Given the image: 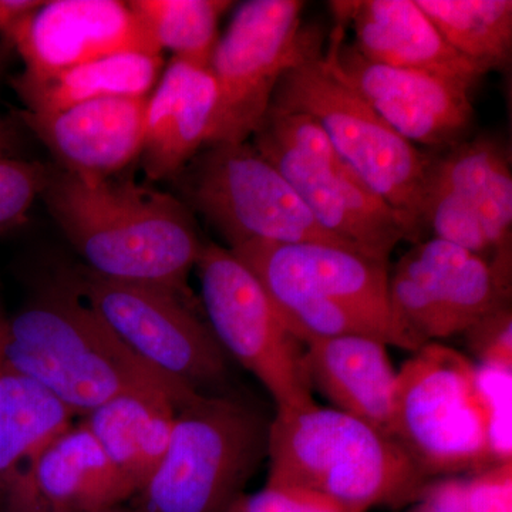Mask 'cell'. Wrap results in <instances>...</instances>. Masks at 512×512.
Segmentation results:
<instances>
[{"label": "cell", "mask_w": 512, "mask_h": 512, "mask_svg": "<svg viewBox=\"0 0 512 512\" xmlns=\"http://www.w3.org/2000/svg\"><path fill=\"white\" fill-rule=\"evenodd\" d=\"M42 197L93 274L167 289L195 306L188 279L205 244L183 202L131 181L63 170L50 173Z\"/></svg>", "instance_id": "cell-1"}, {"label": "cell", "mask_w": 512, "mask_h": 512, "mask_svg": "<svg viewBox=\"0 0 512 512\" xmlns=\"http://www.w3.org/2000/svg\"><path fill=\"white\" fill-rule=\"evenodd\" d=\"M2 375L32 380L82 419L127 390L198 394L141 362L66 279L47 286L8 319Z\"/></svg>", "instance_id": "cell-2"}, {"label": "cell", "mask_w": 512, "mask_h": 512, "mask_svg": "<svg viewBox=\"0 0 512 512\" xmlns=\"http://www.w3.org/2000/svg\"><path fill=\"white\" fill-rule=\"evenodd\" d=\"M231 252L258 278L302 345L340 336H367L413 352L426 345L394 312L389 265L318 242H249Z\"/></svg>", "instance_id": "cell-3"}, {"label": "cell", "mask_w": 512, "mask_h": 512, "mask_svg": "<svg viewBox=\"0 0 512 512\" xmlns=\"http://www.w3.org/2000/svg\"><path fill=\"white\" fill-rule=\"evenodd\" d=\"M268 460L266 484L309 488L350 512L413 497L426 477L390 437L356 417L319 406L276 414Z\"/></svg>", "instance_id": "cell-4"}, {"label": "cell", "mask_w": 512, "mask_h": 512, "mask_svg": "<svg viewBox=\"0 0 512 512\" xmlns=\"http://www.w3.org/2000/svg\"><path fill=\"white\" fill-rule=\"evenodd\" d=\"M271 421L229 394L192 397L130 512H228L268 458Z\"/></svg>", "instance_id": "cell-5"}, {"label": "cell", "mask_w": 512, "mask_h": 512, "mask_svg": "<svg viewBox=\"0 0 512 512\" xmlns=\"http://www.w3.org/2000/svg\"><path fill=\"white\" fill-rule=\"evenodd\" d=\"M268 113L311 117L367 187L412 225L417 242L426 239L421 210L433 156L397 134L323 55L281 77Z\"/></svg>", "instance_id": "cell-6"}, {"label": "cell", "mask_w": 512, "mask_h": 512, "mask_svg": "<svg viewBox=\"0 0 512 512\" xmlns=\"http://www.w3.org/2000/svg\"><path fill=\"white\" fill-rule=\"evenodd\" d=\"M252 138L320 228L340 244L384 265L399 242L417 244L412 225L367 187L311 117L268 113Z\"/></svg>", "instance_id": "cell-7"}, {"label": "cell", "mask_w": 512, "mask_h": 512, "mask_svg": "<svg viewBox=\"0 0 512 512\" xmlns=\"http://www.w3.org/2000/svg\"><path fill=\"white\" fill-rule=\"evenodd\" d=\"M392 437L424 476L497 463L477 366L448 346H421L397 372Z\"/></svg>", "instance_id": "cell-8"}, {"label": "cell", "mask_w": 512, "mask_h": 512, "mask_svg": "<svg viewBox=\"0 0 512 512\" xmlns=\"http://www.w3.org/2000/svg\"><path fill=\"white\" fill-rule=\"evenodd\" d=\"M301 0L242 3L212 52L217 106L208 146L247 143L264 123L279 80L322 56L319 30L303 28Z\"/></svg>", "instance_id": "cell-9"}, {"label": "cell", "mask_w": 512, "mask_h": 512, "mask_svg": "<svg viewBox=\"0 0 512 512\" xmlns=\"http://www.w3.org/2000/svg\"><path fill=\"white\" fill-rule=\"evenodd\" d=\"M64 279L141 362L175 386L221 394L228 355L195 306L167 289L111 281L87 268Z\"/></svg>", "instance_id": "cell-10"}, {"label": "cell", "mask_w": 512, "mask_h": 512, "mask_svg": "<svg viewBox=\"0 0 512 512\" xmlns=\"http://www.w3.org/2000/svg\"><path fill=\"white\" fill-rule=\"evenodd\" d=\"M195 268L212 333L228 356L264 384L276 414L318 406L303 360L305 346L286 328L251 269L217 244H205Z\"/></svg>", "instance_id": "cell-11"}, {"label": "cell", "mask_w": 512, "mask_h": 512, "mask_svg": "<svg viewBox=\"0 0 512 512\" xmlns=\"http://www.w3.org/2000/svg\"><path fill=\"white\" fill-rule=\"evenodd\" d=\"M187 192L229 249L249 242L345 247L320 228L284 175L249 141L208 146L194 158Z\"/></svg>", "instance_id": "cell-12"}, {"label": "cell", "mask_w": 512, "mask_h": 512, "mask_svg": "<svg viewBox=\"0 0 512 512\" xmlns=\"http://www.w3.org/2000/svg\"><path fill=\"white\" fill-rule=\"evenodd\" d=\"M421 225L431 238L483 256L511 282L512 171L503 144L478 137L433 154Z\"/></svg>", "instance_id": "cell-13"}, {"label": "cell", "mask_w": 512, "mask_h": 512, "mask_svg": "<svg viewBox=\"0 0 512 512\" xmlns=\"http://www.w3.org/2000/svg\"><path fill=\"white\" fill-rule=\"evenodd\" d=\"M389 296L397 318L420 342L429 343L466 332L510 305L511 282L483 256L429 238L394 265Z\"/></svg>", "instance_id": "cell-14"}, {"label": "cell", "mask_w": 512, "mask_h": 512, "mask_svg": "<svg viewBox=\"0 0 512 512\" xmlns=\"http://www.w3.org/2000/svg\"><path fill=\"white\" fill-rule=\"evenodd\" d=\"M336 22L323 59L390 127L414 146L446 150L467 140L477 80L367 62Z\"/></svg>", "instance_id": "cell-15"}, {"label": "cell", "mask_w": 512, "mask_h": 512, "mask_svg": "<svg viewBox=\"0 0 512 512\" xmlns=\"http://www.w3.org/2000/svg\"><path fill=\"white\" fill-rule=\"evenodd\" d=\"M25 76L47 77L80 64L121 55L163 56L146 23L120 0L43 2L9 33Z\"/></svg>", "instance_id": "cell-16"}, {"label": "cell", "mask_w": 512, "mask_h": 512, "mask_svg": "<svg viewBox=\"0 0 512 512\" xmlns=\"http://www.w3.org/2000/svg\"><path fill=\"white\" fill-rule=\"evenodd\" d=\"M137 494L80 421L50 441L3 495L0 512H99Z\"/></svg>", "instance_id": "cell-17"}, {"label": "cell", "mask_w": 512, "mask_h": 512, "mask_svg": "<svg viewBox=\"0 0 512 512\" xmlns=\"http://www.w3.org/2000/svg\"><path fill=\"white\" fill-rule=\"evenodd\" d=\"M146 99L86 101L49 114L23 113V120L52 151L66 173L110 178L143 151Z\"/></svg>", "instance_id": "cell-18"}, {"label": "cell", "mask_w": 512, "mask_h": 512, "mask_svg": "<svg viewBox=\"0 0 512 512\" xmlns=\"http://www.w3.org/2000/svg\"><path fill=\"white\" fill-rule=\"evenodd\" d=\"M329 5L336 22L345 28L352 25V45L367 62L477 82L487 74L447 45L417 0H348Z\"/></svg>", "instance_id": "cell-19"}, {"label": "cell", "mask_w": 512, "mask_h": 512, "mask_svg": "<svg viewBox=\"0 0 512 512\" xmlns=\"http://www.w3.org/2000/svg\"><path fill=\"white\" fill-rule=\"evenodd\" d=\"M215 106L217 86L208 67L174 57L147 101L140 157L150 180L180 173L207 147Z\"/></svg>", "instance_id": "cell-20"}, {"label": "cell", "mask_w": 512, "mask_h": 512, "mask_svg": "<svg viewBox=\"0 0 512 512\" xmlns=\"http://www.w3.org/2000/svg\"><path fill=\"white\" fill-rule=\"evenodd\" d=\"M303 360L312 389L336 410L392 437L397 372L386 343L367 336H340L306 343Z\"/></svg>", "instance_id": "cell-21"}, {"label": "cell", "mask_w": 512, "mask_h": 512, "mask_svg": "<svg viewBox=\"0 0 512 512\" xmlns=\"http://www.w3.org/2000/svg\"><path fill=\"white\" fill-rule=\"evenodd\" d=\"M192 397L160 387L127 390L101 404L83 421L138 493L167 450L178 407Z\"/></svg>", "instance_id": "cell-22"}, {"label": "cell", "mask_w": 512, "mask_h": 512, "mask_svg": "<svg viewBox=\"0 0 512 512\" xmlns=\"http://www.w3.org/2000/svg\"><path fill=\"white\" fill-rule=\"evenodd\" d=\"M163 56L121 53L47 77L20 74L15 89L35 114L103 99H146L163 67Z\"/></svg>", "instance_id": "cell-23"}, {"label": "cell", "mask_w": 512, "mask_h": 512, "mask_svg": "<svg viewBox=\"0 0 512 512\" xmlns=\"http://www.w3.org/2000/svg\"><path fill=\"white\" fill-rule=\"evenodd\" d=\"M53 394L25 377L0 376V503L13 481L73 424Z\"/></svg>", "instance_id": "cell-24"}, {"label": "cell", "mask_w": 512, "mask_h": 512, "mask_svg": "<svg viewBox=\"0 0 512 512\" xmlns=\"http://www.w3.org/2000/svg\"><path fill=\"white\" fill-rule=\"evenodd\" d=\"M447 45L485 73L504 69L512 53L511 0H417Z\"/></svg>", "instance_id": "cell-25"}, {"label": "cell", "mask_w": 512, "mask_h": 512, "mask_svg": "<svg viewBox=\"0 0 512 512\" xmlns=\"http://www.w3.org/2000/svg\"><path fill=\"white\" fill-rule=\"evenodd\" d=\"M161 50L198 67H208L220 39L218 25L229 0H131Z\"/></svg>", "instance_id": "cell-26"}, {"label": "cell", "mask_w": 512, "mask_h": 512, "mask_svg": "<svg viewBox=\"0 0 512 512\" xmlns=\"http://www.w3.org/2000/svg\"><path fill=\"white\" fill-rule=\"evenodd\" d=\"M52 171L40 163L0 154V234L25 221Z\"/></svg>", "instance_id": "cell-27"}, {"label": "cell", "mask_w": 512, "mask_h": 512, "mask_svg": "<svg viewBox=\"0 0 512 512\" xmlns=\"http://www.w3.org/2000/svg\"><path fill=\"white\" fill-rule=\"evenodd\" d=\"M228 512H350L345 505L328 495L292 487L268 485L251 495H242Z\"/></svg>", "instance_id": "cell-28"}, {"label": "cell", "mask_w": 512, "mask_h": 512, "mask_svg": "<svg viewBox=\"0 0 512 512\" xmlns=\"http://www.w3.org/2000/svg\"><path fill=\"white\" fill-rule=\"evenodd\" d=\"M478 382L491 414V441L497 464L511 461V370L477 367Z\"/></svg>", "instance_id": "cell-29"}, {"label": "cell", "mask_w": 512, "mask_h": 512, "mask_svg": "<svg viewBox=\"0 0 512 512\" xmlns=\"http://www.w3.org/2000/svg\"><path fill=\"white\" fill-rule=\"evenodd\" d=\"M468 343L483 366L511 370L512 315L510 305L485 316L466 330Z\"/></svg>", "instance_id": "cell-30"}, {"label": "cell", "mask_w": 512, "mask_h": 512, "mask_svg": "<svg viewBox=\"0 0 512 512\" xmlns=\"http://www.w3.org/2000/svg\"><path fill=\"white\" fill-rule=\"evenodd\" d=\"M470 480L448 478L424 490L417 512H471L468 498Z\"/></svg>", "instance_id": "cell-31"}, {"label": "cell", "mask_w": 512, "mask_h": 512, "mask_svg": "<svg viewBox=\"0 0 512 512\" xmlns=\"http://www.w3.org/2000/svg\"><path fill=\"white\" fill-rule=\"evenodd\" d=\"M42 3L36 0H0V30L9 36V33Z\"/></svg>", "instance_id": "cell-32"}, {"label": "cell", "mask_w": 512, "mask_h": 512, "mask_svg": "<svg viewBox=\"0 0 512 512\" xmlns=\"http://www.w3.org/2000/svg\"><path fill=\"white\" fill-rule=\"evenodd\" d=\"M6 333H8V318L0 313V375H2L3 348H5Z\"/></svg>", "instance_id": "cell-33"}, {"label": "cell", "mask_w": 512, "mask_h": 512, "mask_svg": "<svg viewBox=\"0 0 512 512\" xmlns=\"http://www.w3.org/2000/svg\"><path fill=\"white\" fill-rule=\"evenodd\" d=\"M6 147H8V133L5 126L0 123V154H5Z\"/></svg>", "instance_id": "cell-34"}, {"label": "cell", "mask_w": 512, "mask_h": 512, "mask_svg": "<svg viewBox=\"0 0 512 512\" xmlns=\"http://www.w3.org/2000/svg\"><path fill=\"white\" fill-rule=\"evenodd\" d=\"M99 512H124V511H120L119 508H114V510L99 511Z\"/></svg>", "instance_id": "cell-35"}]
</instances>
